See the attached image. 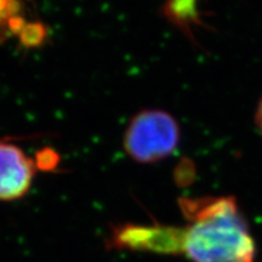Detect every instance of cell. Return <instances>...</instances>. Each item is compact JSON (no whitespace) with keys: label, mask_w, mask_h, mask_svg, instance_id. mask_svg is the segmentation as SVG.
I'll use <instances>...</instances> for the list:
<instances>
[{"label":"cell","mask_w":262,"mask_h":262,"mask_svg":"<svg viewBox=\"0 0 262 262\" xmlns=\"http://www.w3.org/2000/svg\"><path fill=\"white\" fill-rule=\"evenodd\" d=\"M255 123L260 130V133L262 134V98L260 100V103H258L257 110H256V114H255Z\"/></svg>","instance_id":"6"},{"label":"cell","mask_w":262,"mask_h":262,"mask_svg":"<svg viewBox=\"0 0 262 262\" xmlns=\"http://www.w3.org/2000/svg\"><path fill=\"white\" fill-rule=\"evenodd\" d=\"M14 35L26 47H33L44 40L45 31L40 24L26 21L21 0H0V38Z\"/></svg>","instance_id":"4"},{"label":"cell","mask_w":262,"mask_h":262,"mask_svg":"<svg viewBox=\"0 0 262 262\" xmlns=\"http://www.w3.org/2000/svg\"><path fill=\"white\" fill-rule=\"evenodd\" d=\"M187 224L164 228L163 253H182L192 262H255V243L232 196L183 199Z\"/></svg>","instance_id":"1"},{"label":"cell","mask_w":262,"mask_h":262,"mask_svg":"<svg viewBox=\"0 0 262 262\" xmlns=\"http://www.w3.org/2000/svg\"><path fill=\"white\" fill-rule=\"evenodd\" d=\"M196 0H168V9L176 18L194 15Z\"/></svg>","instance_id":"5"},{"label":"cell","mask_w":262,"mask_h":262,"mask_svg":"<svg viewBox=\"0 0 262 262\" xmlns=\"http://www.w3.org/2000/svg\"><path fill=\"white\" fill-rule=\"evenodd\" d=\"M179 140L180 127L171 114L162 110H145L130 120L123 146L131 159L149 164L171 156Z\"/></svg>","instance_id":"2"},{"label":"cell","mask_w":262,"mask_h":262,"mask_svg":"<svg viewBox=\"0 0 262 262\" xmlns=\"http://www.w3.org/2000/svg\"><path fill=\"white\" fill-rule=\"evenodd\" d=\"M39 168L21 147L0 140V201L12 202L27 194Z\"/></svg>","instance_id":"3"}]
</instances>
